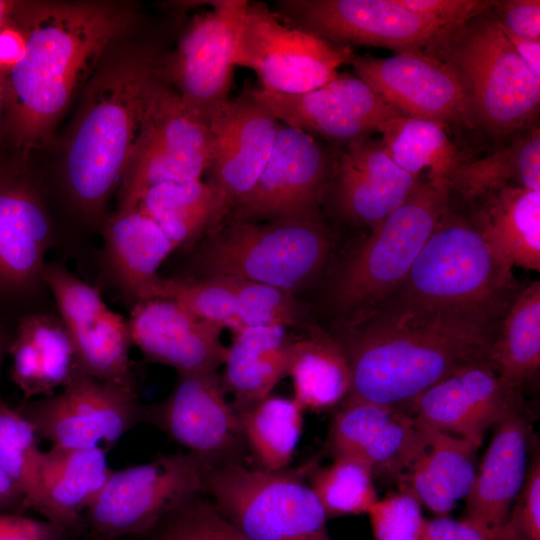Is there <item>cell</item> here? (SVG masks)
<instances>
[{
    "label": "cell",
    "instance_id": "1",
    "mask_svg": "<svg viewBox=\"0 0 540 540\" xmlns=\"http://www.w3.org/2000/svg\"><path fill=\"white\" fill-rule=\"evenodd\" d=\"M509 304L450 308L387 298L346 317L335 339L349 366V397L408 406L458 371L493 364Z\"/></svg>",
    "mask_w": 540,
    "mask_h": 540
},
{
    "label": "cell",
    "instance_id": "2",
    "mask_svg": "<svg viewBox=\"0 0 540 540\" xmlns=\"http://www.w3.org/2000/svg\"><path fill=\"white\" fill-rule=\"evenodd\" d=\"M24 50L11 68L17 133L27 145L45 144L79 87L127 29L124 5L43 1L25 5Z\"/></svg>",
    "mask_w": 540,
    "mask_h": 540
},
{
    "label": "cell",
    "instance_id": "3",
    "mask_svg": "<svg viewBox=\"0 0 540 540\" xmlns=\"http://www.w3.org/2000/svg\"><path fill=\"white\" fill-rule=\"evenodd\" d=\"M151 50L126 52L87 83L66 140L63 186L81 221L101 229L107 203L133 154L150 96L162 78Z\"/></svg>",
    "mask_w": 540,
    "mask_h": 540
},
{
    "label": "cell",
    "instance_id": "4",
    "mask_svg": "<svg viewBox=\"0 0 540 540\" xmlns=\"http://www.w3.org/2000/svg\"><path fill=\"white\" fill-rule=\"evenodd\" d=\"M490 9L447 29L423 51L453 70L474 125L510 136L535 122L540 79L516 54Z\"/></svg>",
    "mask_w": 540,
    "mask_h": 540
},
{
    "label": "cell",
    "instance_id": "5",
    "mask_svg": "<svg viewBox=\"0 0 540 540\" xmlns=\"http://www.w3.org/2000/svg\"><path fill=\"white\" fill-rule=\"evenodd\" d=\"M512 268L450 197L406 279L387 298L450 308L508 304L519 290Z\"/></svg>",
    "mask_w": 540,
    "mask_h": 540
},
{
    "label": "cell",
    "instance_id": "6",
    "mask_svg": "<svg viewBox=\"0 0 540 540\" xmlns=\"http://www.w3.org/2000/svg\"><path fill=\"white\" fill-rule=\"evenodd\" d=\"M330 238L321 220H228L196 252L203 277H233L294 292L323 267Z\"/></svg>",
    "mask_w": 540,
    "mask_h": 540
},
{
    "label": "cell",
    "instance_id": "7",
    "mask_svg": "<svg viewBox=\"0 0 540 540\" xmlns=\"http://www.w3.org/2000/svg\"><path fill=\"white\" fill-rule=\"evenodd\" d=\"M309 464L266 471L226 463L207 473L203 494L248 540H332L326 513L306 480Z\"/></svg>",
    "mask_w": 540,
    "mask_h": 540
},
{
    "label": "cell",
    "instance_id": "8",
    "mask_svg": "<svg viewBox=\"0 0 540 540\" xmlns=\"http://www.w3.org/2000/svg\"><path fill=\"white\" fill-rule=\"evenodd\" d=\"M451 197L450 186L426 180L371 229L340 270L331 293L335 309L351 316L391 295L406 279Z\"/></svg>",
    "mask_w": 540,
    "mask_h": 540
},
{
    "label": "cell",
    "instance_id": "9",
    "mask_svg": "<svg viewBox=\"0 0 540 540\" xmlns=\"http://www.w3.org/2000/svg\"><path fill=\"white\" fill-rule=\"evenodd\" d=\"M215 463L192 452H176L113 470L85 512L91 535L142 537L188 500L203 494Z\"/></svg>",
    "mask_w": 540,
    "mask_h": 540
},
{
    "label": "cell",
    "instance_id": "10",
    "mask_svg": "<svg viewBox=\"0 0 540 540\" xmlns=\"http://www.w3.org/2000/svg\"><path fill=\"white\" fill-rule=\"evenodd\" d=\"M353 52L307 31L283 23L263 3L246 6L236 44L234 65L253 70L262 90L300 94L334 79Z\"/></svg>",
    "mask_w": 540,
    "mask_h": 540
},
{
    "label": "cell",
    "instance_id": "11",
    "mask_svg": "<svg viewBox=\"0 0 540 540\" xmlns=\"http://www.w3.org/2000/svg\"><path fill=\"white\" fill-rule=\"evenodd\" d=\"M247 0H216L194 16L160 73L188 109L209 126L229 102L234 55Z\"/></svg>",
    "mask_w": 540,
    "mask_h": 540
},
{
    "label": "cell",
    "instance_id": "12",
    "mask_svg": "<svg viewBox=\"0 0 540 540\" xmlns=\"http://www.w3.org/2000/svg\"><path fill=\"white\" fill-rule=\"evenodd\" d=\"M39 439L68 449L108 450L143 422L136 389L82 374L54 394L16 408Z\"/></svg>",
    "mask_w": 540,
    "mask_h": 540
},
{
    "label": "cell",
    "instance_id": "13",
    "mask_svg": "<svg viewBox=\"0 0 540 540\" xmlns=\"http://www.w3.org/2000/svg\"><path fill=\"white\" fill-rule=\"evenodd\" d=\"M277 15L286 23L336 45L424 50L447 29L399 0H282Z\"/></svg>",
    "mask_w": 540,
    "mask_h": 540
},
{
    "label": "cell",
    "instance_id": "14",
    "mask_svg": "<svg viewBox=\"0 0 540 540\" xmlns=\"http://www.w3.org/2000/svg\"><path fill=\"white\" fill-rule=\"evenodd\" d=\"M58 242L39 187L29 179L0 177V306H41L51 296L46 255Z\"/></svg>",
    "mask_w": 540,
    "mask_h": 540
},
{
    "label": "cell",
    "instance_id": "15",
    "mask_svg": "<svg viewBox=\"0 0 540 540\" xmlns=\"http://www.w3.org/2000/svg\"><path fill=\"white\" fill-rule=\"evenodd\" d=\"M45 281L55 310L73 340L83 372L136 389L127 318L108 307L98 287L59 262H47Z\"/></svg>",
    "mask_w": 540,
    "mask_h": 540
},
{
    "label": "cell",
    "instance_id": "16",
    "mask_svg": "<svg viewBox=\"0 0 540 540\" xmlns=\"http://www.w3.org/2000/svg\"><path fill=\"white\" fill-rule=\"evenodd\" d=\"M143 422L216 466L242 462L246 445L240 416L227 401L217 371L178 373L168 396L144 407Z\"/></svg>",
    "mask_w": 540,
    "mask_h": 540
},
{
    "label": "cell",
    "instance_id": "17",
    "mask_svg": "<svg viewBox=\"0 0 540 540\" xmlns=\"http://www.w3.org/2000/svg\"><path fill=\"white\" fill-rule=\"evenodd\" d=\"M327 174L328 157L313 136L280 124L258 181L225 220H320Z\"/></svg>",
    "mask_w": 540,
    "mask_h": 540
},
{
    "label": "cell",
    "instance_id": "18",
    "mask_svg": "<svg viewBox=\"0 0 540 540\" xmlns=\"http://www.w3.org/2000/svg\"><path fill=\"white\" fill-rule=\"evenodd\" d=\"M280 124L248 91L229 100L210 125L212 155L206 182L213 206L207 233L227 218L255 186L271 154Z\"/></svg>",
    "mask_w": 540,
    "mask_h": 540
},
{
    "label": "cell",
    "instance_id": "19",
    "mask_svg": "<svg viewBox=\"0 0 540 540\" xmlns=\"http://www.w3.org/2000/svg\"><path fill=\"white\" fill-rule=\"evenodd\" d=\"M356 77L369 85L401 115L447 127H472L470 108L453 70L423 50L385 58L352 54Z\"/></svg>",
    "mask_w": 540,
    "mask_h": 540
},
{
    "label": "cell",
    "instance_id": "20",
    "mask_svg": "<svg viewBox=\"0 0 540 540\" xmlns=\"http://www.w3.org/2000/svg\"><path fill=\"white\" fill-rule=\"evenodd\" d=\"M427 442L424 422L407 406L347 397L336 410L326 447L367 464L374 478L397 484Z\"/></svg>",
    "mask_w": 540,
    "mask_h": 540
},
{
    "label": "cell",
    "instance_id": "21",
    "mask_svg": "<svg viewBox=\"0 0 540 540\" xmlns=\"http://www.w3.org/2000/svg\"><path fill=\"white\" fill-rule=\"evenodd\" d=\"M248 92L284 125L346 145L399 115L369 85L347 74L300 94Z\"/></svg>",
    "mask_w": 540,
    "mask_h": 540
},
{
    "label": "cell",
    "instance_id": "22",
    "mask_svg": "<svg viewBox=\"0 0 540 540\" xmlns=\"http://www.w3.org/2000/svg\"><path fill=\"white\" fill-rule=\"evenodd\" d=\"M520 392L493 364H481L442 379L407 407L427 425L479 448L488 429L522 407Z\"/></svg>",
    "mask_w": 540,
    "mask_h": 540
},
{
    "label": "cell",
    "instance_id": "23",
    "mask_svg": "<svg viewBox=\"0 0 540 540\" xmlns=\"http://www.w3.org/2000/svg\"><path fill=\"white\" fill-rule=\"evenodd\" d=\"M132 345L145 359L174 368L177 373L217 371L227 347L223 327L197 317L167 299H150L133 305L127 318Z\"/></svg>",
    "mask_w": 540,
    "mask_h": 540
},
{
    "label": "cell",
    "instance_id": "24",
    "mask_svg": "<svg viewBox=\"0 0 540 540\" xmlns=\"http://www.w3.org/2000/svg\"><path fill=\"white\" fill-rule=\"evenodd\" d=\"M102 283L131 307L155 299L158 269L175 249L158 225L137 208L116 210L101 227Z\"/></svg>",
    "mask_w": 540,
    "mask_h": 540
},
{
    "label": "cell",
    "instance_id": "25",
    "mask_svg": "<svg viewBox=\"0 0 540 540\" xmlns=\"http://www.w3.org/2000/svg\"><path fill=\"white\" fill-rule=\"evenodd\" d=\"M531 424L523 406L495 426L462 518L483 527L496 538L518 497L529 468Z\"/></svg>",
    "mask_w": 540,
    "mask_h": 540
},
{
    "label": "cell",
    "instance_id": "26",
    "mask_svg": "<svg viewBox=\"0 0 540 540\" xmlns=\"http://www.w3.org/2000/svg\"><path fill=\"white\" fill-rule=\"evenodd\" d=\"M425 181L401 169L380 139L367 136L347 144L340 154L337 199L347 217L372 229Z\"/></svg>",
    "mask_w": 540,
    "mask_h": 540
},
{
    "label": "cell",
    "instance_id": "27",
    "mask_svg": "<svg viewBox=\"0 0 540 540\" xmlns=\"http://www.w3.org/2000/svg\"><path fill=\"white\" fill-rule=\"evenodd\" d=\"M7 356L11 360V379L25 400L54 394L85 374L56 310L39 309L20 315Z\"/></svg>",
    "mask_w": 540,
    "mask_h": 540
},
{
    "label": "cell",
    "instance_id": "28",
    "mask_svg": "<svg viewBox=\"0 0 540 540\" xmlns=\"http://www.w3.org/2000/svg\"><path fill=\"white\" fill-rule=\"evenodd\" d=\"M107 450L54 447L43 451L37 512L72 535L88 528L85 512L112 473Z\"/></svg>",
    "mask_w": 540,
    "mask_h": 540
},
{
    "label": "cell",
    "instance_id": "29",
    "mask_svg": "<svg viewBox=\"0 0 540 540\" xmlns=\"http://www.w3.org/2000/svg\"><path fill=\"white\" fill-rule=\"evenodd\" d=\"M293 339L287 328L277 325L245 327L234 333L221 379L234 397L238 415L269 396L288 376Z\"/></svg>",
    "mask_w": 540,
    "mask_h": 540
},
{
    "label": "cell",
    "instance_id": "30",
    "mask_svg": "<svg viewBox=\"0 0 540 540\" xmlns=\"http://www.w3.org/2000/svg\"><path fill=\"white\" fill-rule=\"evenodd\" d=\"M424 424L426 445L398 486L438 516H447L473 486L478 448Z\"/></svg>",
    "mask_w": 540,
    "mask_h": 540
},
{
    "label": "cell",
    "instance_id": "31",
    "mask_svg": "<svg viewBox=\"0 0 540 540\" xmlns=\"http://www.w3.org/2000/svg\"><path fill=\"white\" fill-rule=\"evenodd\" d=\"M471 214L512 267L540 269V191L506 185L467 202Z\"/></svg>",
    "mask_w": 540,
    "mask_h": 540
},
{
    "label": "cell",
    "instance_id": "32",
    "mask_svg": "<svg viewBox=\"0 0 540 540\" xmlns=\"http://www.w3.org/2000/svg\"><path fill=\"white\" fill-rule=\"evenodd\" d=\"M288 376L293 398L304 410L325 411L339 406L350 393L351 379L346 356L334 337L320 329L294 338Z\"/></svg>",
    "mask_w": 540,
    "mask_h": 540
},
{
    "label": "cell",
    "instance_id": "33",
    "mask_svg": "<svg viewBox=\"0 0 540 540\" xmlns=\"http://www.w3.org/2000/svg\"><path fill=\"white\" fill-rule=\"evenodd\" d=\"M506 185L540 191V130L535 122L486 156L464 160L449 184L465 202Z\"/></svg>",
    "mask_w": 540,
    "mask_h": 540
},
{
    "label": "cell",
    "instance_id": "34",
    "mask_svg": "<svg viewBox=\"0 0 540 540\" xmlns=\"http://www.w3.org/2000/svg\"><path fill=\"white\" fill-rule=\"evenodd\" d=\"M377 132L389 157L404 171L448 185L464 161L439 123L398 116L380 124Z\"/></svg>",
    "mask_w": 540,
    "mask_h": 540
},
{
    "label": "cell",
    "instance_id": "35",
    "mask_svg": "<svg viewBox=\"0 0 540 540\" xmlns=\"http://www.w3.org/2000/svg\"><path fill=\"white\" fill-rule=\"evenodd\" d=\"M493 364L503 381L521 390L540 366V282L519 288L499 325Z\"/></svg>",
    "mask_w": 540,
    "mask_h": 540
},
{
    "label": "cell",
    "instance_id": "36",
    "mask_svg": "<svg viewBox=\"0 0 540 540\" xmlns=\"http://www.w3.org/2000/svg\"><path fill=\"white\" fill-rule=\"evenodd\" d=\"M304 411L294 398L269 395L239 415L256 468L289 467L303 432Z\"/></svg>",
    "mask_w": 540,
    "mask_h": 540
},
{
    "label": "cell",
    "instance_id": "37",
    "mask_svg": "<svg viewBox=\"0 0 540 540\" xmlns=\"http://www.w3.org/2000/svg\"><path fill=\"white\" fill-rule=\"evenodd\" d=\"M212 206L211 189L206 182L195 180L155 185L145 191L135 208L151 218L176 249L207 229Z\"/></svg>",
    "mask_w": 540,
    "mask_h": 540
},
{
    "label": "cell",
    "instance_id": "38",
    "mask_svg": "<svg viewBox=\"0 0 540 540\" xmlns=\"http://www.w3.org/2000/svg\"><path fill=\"white\" fill-rule=\"evenodd\" d=\"M374 479L367 464L350 456H335L327 466L311 459L306 473L328 519L367 514L379 499Z\"/></svg>",
    "mask_w": 540,
    "mask_h": 540
},
{
    "label": "cell",
    "instance_id": "39",
    "mask_svg": "<svg viewBox=\"0 0 540 540\" xmlns=\"http://www.w3.org/2000/svg\"><path fill=\"white\" fill-rule=\"evenodd\" d=\"M43 451L31 423L0 399V466L23 494L27 511L40 501L39 470Z\"/></svg>",
    "mask_w": 540,
    "mask_h": 540
},
{
    "label": "cell",
    "instance_id": "40",
    "mask_svg": "<svg viewBox=\"0 0 540 540\" xmlns=\"http://www.w3.org/2000/svg\"><path fill=\"white\" fill-rule=\"evenodd\" d=\"M155 299L174 301L204 320L234 333L236 301L229 277L161 278Z\"/></svg>",
    "mask_w": 540,
    "mask_h": 540
},
{
    "label": "cell",
    "instance_id": "41",
    "mask_svg": "<svg viewBox=\"0 0 540 540\" xmlns=\"http://www.w3.org/2000/svg\"><path fill=\"white\" fill-rule=\"evenodd\" d=\"M229 278L236 301L235 332L252 326L277 325L288 328L303 324L304 310L293 292L240 278Z\"/></svg>",
    "mask_w": 540,
    "mask_h": 540
},
{
    "label": "cell",
    "instance_id": "42",
    "mask_svg": "<svg viewBox=\"0 0 540 540\" xmlns=\"http://www.w3.org/2000/svg\"><path fill=\"white\" fill-rule=\"evenodd\" d=\"M142 540H248L198 495L164 517Z\"/></svg>",
    "mask_w": 540,
    "mask_h": 540
},
{
    "label": "cell",
    "instance_id": "43",
    "mask_svg": "<svg viewBox=\"0 0 540 540\" xmlns=\"http://www.w3.org/2000/svg\"><path fill=\"white\" fill-rule=\"evenodd\" d=\"M421 507L404 489L378 499L367 513L374 540H421L426 522Z\"/></svg>",
    "mask_w": 540,
    "mask_h": 540
},
{
    "label": "cell",
    "instance_id": "44",
    "mask_svg": "<svg viewBox=\"0 0 540 540\" xmlns=\"http://www.w3.org/2000/svg\"><path fill=\"white\" fill-rule=\"evenodd\" d=\"M496 540H540V461L533 453L524 485Z\"/></svg>",
    "mask_w": 540,
    "mask_h": 540
},
{
    "label": "cell",
    "instance_id": "45",
    "mask_svg": "<svg viewBox=\"0 0 540 540\" xmlns=\"http://www.w3.org/2000/svg\"><path fill=\"white\" fill-rule=\"evenodd\" d=\"M406 8L444 27L460 26L488 11L494 0H399Z\"/></svg>",
    "mask_w": 540,
    "mask_h": 540
},
{
    "label": "cell",
    "instance_id": "46",
    "mask_svg": "<svg viewBox=\"0 0 540 540\" xmlns=\"http://www.w3.org/2000/svg\"><path fill=\"white\" fill-rule=\"evenodd\" d=\"M490 12L499 25L511 33L540 40L539 0H494Z\"/></svg>",
    "mask_w": 540,
    "mask_h": 540
},
{
    "label": "cell",
    "instance_id": "47",
    "mask_svg": "<svg viewBox=\"0 0 540 540\" xmlns=\"http://www.w3.org/2000/svg\"><path fill=\"white\" fill-rule=\"evenodd\" d=\"M72 534L49 521L18 513H0V540H68Z\"/></svg>",
    "mask_w": 540,
    "mask_h": 540
},
{
    "label": "cell",
    "instance_id": "48",
    "mask_svg": "<svg viewBox=\"0 0 540 540\" xmlns=\"http://www.w3.org/2000/svg\"><path fill=\"white\" fill-rule=\"evenodd\" d=\"M421 540H496V538L472 521L438 516L426 519Z\"/></svg>",
    "mask_w": 540,
    "mask_h": 540
},
{
    "label": "cell",
    "instance_id": "49",
    "mask_svg": "<svg viewBox=\"0 0 540 540\" xmlns=\"http://www.w3.org/2000/svg\"><path fill=\"white\" fill-rule=\"evenodd\" d=\"M499 27L522 62L536 78L540 79V40L527 39L511 33L501 25Z\"/></svg>",
    "mask_w": 540,
    "mask_h": 540
},
{
    "label": "cell",
    "instance_id": "50",
    "mask_svg": "<svg viewBox=\"0 0 540 540\" xmlns=\"http://www.w3.org/2000/svg\"><path fill=\"white\" fill-rule=\"evenodd\" d=\"M26 511L23 494L0 466V513L24 514Z\"/></svg>",
    "mask_w": 540,
    "mask_h": 540
},
{
    "label": "cell",
    "instance_id": "51",
    "mask_svg": "<svg viewBox=\"0 0 540 540\" xmlns=\"http://www.w3.org/2000/svg\"><path fill=\"white\" fill-rule=\"evenodd\" d=\"M24 50L23 34L13 30L0 33V64L10 65L11 68L19 60Z\"/></svg>",
    "mask_w": 540,
    "mask_h": 540
},
{
    "label": "cell",
    "instance_id": "52",
    "mask_svg": "<svg viewBox=\"0 0 540 540\" xmlns=\"http://www.w3.org/2000/svg\"><path fill=\"white\" fill-rule=\"evenodd\" d=\"M11 335L6 327L0 324V374L5 357L8 355V347L11 340ZM0 395V399H1Z\"/></svg>",
    "mask_w": 540,
    "mask_h": 540
},
{
    "label": "cell",
    "instance_id": "53",
    "mask_svg": "<svg viewBox=\"0 0 540 540\" xmlns=\"http://www.w3.org/2000/svg\"><path fill=\"white\" fill-rule=\"evenodd\" d=\"M11 8H12L11 4H8L7 2H4V1H0V26L3 24Z\"/></svg>",
    "mask_w": 540,
    "mask_h": 540
},
{
    "label": "cell",
    "instance_id": "54",
    "mask_svg": "<svg viewBox=\"0 0 540 540\" xmlns=\"http://www.w3.org/2000/svg\"><path fill=\"white\" fill-rule=\"evenodd\" d=\"M88 540H114V539H108V538H104V537H100V536L91 535L90 539H88Z\"/></svg>",
    "mask_w": 540,
    "mask_h": 540
}]
</instances>
